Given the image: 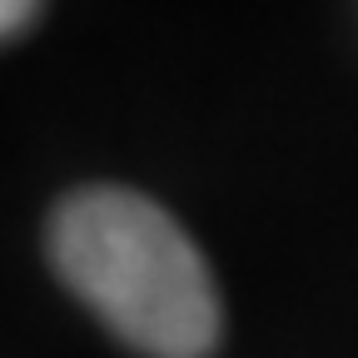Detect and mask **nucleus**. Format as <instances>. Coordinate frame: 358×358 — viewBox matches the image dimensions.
Returning <instances> with one entry per match:
<instances>
[{
	"label": "nucleus",
	"mask_w": 358,
	"mask_h": 358,
	"mask_svg": "<svg viewBox=\"0 0 358 358\" xmlns=\"http://www.w3.org/2000/svg\"><path fill=\"white\" fill-rule=\"evenodd\" d=\"M55 274L150 358H204L219 343V289L194 239L145 194L90 185L50 219Z\"/></svg>",
	"instance_id": "f257e3e1"
},
{
	"label": "nucleus",
	"mask_w": 358,
	"mask_h": 358,
	"mask_svg": "<svg viewBox=\"0 0 358 358\" xmlns=\"http://www.w3.org/2000/svg\"><path fill=\"white\" fill-rule=\"evenodd\" d=\"M35 10H40V0H0V35H6V40L25 35Z\"/></svg>",
	"instance_id": "f03ea898"
}]
</instances>
